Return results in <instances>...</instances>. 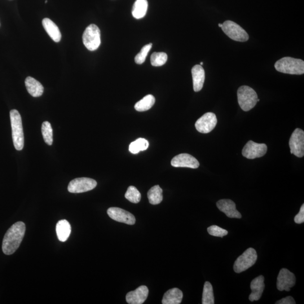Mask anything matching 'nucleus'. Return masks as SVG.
Returning a JSON list of instances; mask_svg holds the SVG:
<instances>
[{
  "mask_svg": "<svg viewBox=\"0 0 304 304\" xmlns=\"http://www.w3.org/2000/svg\"><path fill=\"white\" fill-rule=\"evenodd\" d=\"M264 280H265L264 277L261 275L255 278L251 282L250 288L252 290V293L249 296L250 301L252 302L258 301L261 298L264 289L266 287Z\"/></svg>",
  "mask_w": 304,
  "mask_h": 304,
  "instance_id": "f3484780",
  "label": "nucleus"
},
{
  "mask_svg": "<svg viewBox=\"0 0 304 304\" xmlns=\"http://www.w3.org/2000/svg\"><path fill=\"white\" fill-rule=\"evenodd\" d=\"M222 28L223 32L233 40L239 42H246L249 40L248 33L234 21L231 20L224 21Z\"/></svg>",
  "mask_w": 304,
  "mask_h": 304,
  "instance_id": "0eeeda50",
  "label": "nucleus"
},
{
  "mask_svg": "<svg viewBox=\"0 0 304 304\" xmlns=\"http://www.w3.org/2000/svg\"><path fill=\"white\" fill-rule=\"evenodd\" d=\"M155 101L154 96L151 94L148 95L135 104V109L138 112L147 111L153 106Z\"/></svg>",
  "mask_w": 304,
  "mask_h": 304,
  "instance_id": "b1692460",
  "label": "nucleus"
},
{
  "mask_svg": "<svg viewBox=\"0 0 304 304\" xmlns=\"http://www.w3.org/2000/svg\"><path fill=\"white\" fill-rule=\"evenodd\" d=\"M41 131L45 142L48 145H51L53 143V137H52V129L50 122H43Z\"/></svg>",
  "mask_w": 304,
  "mask_h": 304,
  "instance_id": "cd10ccee",
  "label": "nucleus"
},
{
  "mask_svg": "<svg viewBox=\"0 0 304 304\" xmlns=\"http://www.w3.org/2000/svg\"><path fill=\"white\" fill-rule=\"evenodd\" d=\"M167 60V55L165 52H154L151 57V64L154 67H160L164 65Z\"/></svg>",
  "mask_w": 304,
  "mask_h": 304,
  "instance_id": "c756f323",
  "label": "nucleus"
},
{
  "mask_svg": "<svg viewBox=\"0 0 304 304\" xmlns=\"http://www.w3.org/2000/svg\"><path fill=\"white\" fill-rule=\"evenodd\" d=\"M202 302L203 304H214L215 303L213 286L209 282H206L205 283Z\"/></svg>",
  "mask_w": 304,
  "mask_h": 304,
  "instance_id": "a878e982",
  "label": "nucleus"
},
{
  "mask_svg": "<svg viewBox=\"0 0 304 304\" xmlns=\"http://www.w3.org/2000/svg\"><path fill=\"white\" fill-rule=\"evenodd\" d=\"M193 89L195 92L202 90L205 80V70L201 65H196L192 69Z\"/></svg>",
  "mask_w": 304,
  "mask_h": 304,
  "instance_id": "a211bd4d",
  "label": "nucleus"
},
{
  "mask_svg": "<svg viewBox=\"0 0 304 304\" xmlns=\"http://www.w3.org/2000/svg\"><path fill=\"white\" fill-rule=\"evenodd\" d=\"M148 7L147 0H136L132 9V14L135 19H142L146 15Z\"/></svg>",
  "mask_w": 304,
  "mask_h": 304,
  "instance_id": "5701e85b",
  "label": "nucleus"
},
{
  "mask_svg": "<svg viewBox=\"0 0 304 304\" xmlns=\"http://www.w3.org/2000/svg\"><path fill=\"white\" fill-rule=\"evenodd\" d=\"M83 43L88 50L95 51L101 43L100 30L98 26L92 24L86 28L82 36Z\"/></svg>",
  "mask_w": 304,
  "mask_h": 304,
  "instance_id": "39448f33",
  "label": "nucleus"
},
{
  "mask_svg": "<svg viewBox=\"0 0 304 304\" xmlns=\"http://www.w3.org/2000/svg\"><path fill=\"white\" fill-rule=\"evenodd\" d=\"M257 259V251L253 248H249L237 259L233 269L237 273L245 272L253 267L256 263Z\"/></svg>",
  "mask_w": 304,
  "mask_h": 304,
  "instance_id": "423d86ee",
  "label": "nucleus"
},
{
  "mask_svg": "<svg viewBox=\"0 0 304 304\" xmlns=\"http://www.w3.org/2000/svg\"><path fill=\"white\" fill-rule=\"evenodd\" d=\"M97 186L95 180L80 178L74 179L68 185V190L72 193H81L90 191L94 189Z\"/></svg>",
  "mask_w": 304,
  "mask_h": 304,
  "instance_id": "6e6552de",
  "label": "nucleus"
},
{
  "mask_svg": "<svg viewBox=\"0 0 304 304\" xmlns=\"http://www.w3.org/2000/svg\"><path fill=\"white\" fill-rule=\"evenodd\" d=\"M149 290L146 286H141L133 292L127 293L126 300L129 304H142L146 301Z\"/></svg>",
  "mask_w": 304,
  "mask_h": 304,
  "instance_id": "2eb2a0df",
  "label": "nucleus"
},
{
  "mask_svg": "<svg viewBox=\"0 0 304 304\" xmlns=\"http://www.w3.org/2000/svg\"><path fill=\"white\" fill-rule=\"evenodd\" d=\"M275 67L281 73L301 75L304 73V61L292 57H284L278 60Z\"/></svg>",
  "mask_w": 304,
  "mask_h": 304,
  "instance_id": "7ed1b4c3",
  "label": "nucleus"
},
{
  "mask_svg": "<svg viewBox=\"0 0 304 304\" xmlns=\"http://www.w3.org/2000/svg\"><path fill=\"white\" fill-rule=\"evenodd\" d=\"M296 284V277L294 273L287 269L283 268L280 271L277 277V288L280 292H290V289Z\"/></svg>",
  "mask_w": 304,
  "mask_h": 304,
  "instance_id": "f8f14e48",
  "label": "nucleus"
},
{
  "mask_svg": "<svg viewBox=\"0 0 304 304\" xmlns=\"http://www.w3.org/2000/svg\"><path fill=\"white\" fill-rule=\"evenodd\" d=\"M57 237L61 242L67 241L71 233V227L67 220H61L56 224Z\"/></svg>",
  "mask_w": 304,
  "mask_h": 304,
  "instance_id": "4be33fe9",
  "label": "nucleus"
},
{
  "mask_svg": "<svg viewBox=\"0 0 304 304\" xmlns=\"http://www.w3.org/2000/svg\"><path fill=\"white\" fill-rule=\"evenodd\" d=\"M266 144H259L250 140L242 149V155L248 159H255L266 155L267 152Z\"/></svg>",
  "mask_w": 304,
  "mask_h": 304,
  "instance_id": "9b49d317",
  "label": "nucleus"
},
{
  "mask_svg": "<svg viewBox=\"0 0 304 304\" xmlns=\"http://www.w3.org/2000/svg\"><path fill=\"white\" fill-rule=\"evenodd\" d=\"M294 221L298 224H301L304 222V204H303L302 206L299 214L295 216Z\"/></svg>",
  "mask_w": 304,
  "mask_h": 304,
  "instance_id": "473e14b6",
  "label": "nucleus"
},
{
  "mask_svg": "<svg viewBox=\"0 0 304 304\" xmlns=\"http://www.w3.org/2000/svg\"><path fill=\"white\" fill-rule=\"evenodd\" d=\"M203 64H204V63H203V62H201V63H200V65H202Z\"/></svg>",
  "mask_w": 304,
  "mask_h": 304,
  "instance_id": "c9c22d12",
  "label": "nucleus"
},
{
  "mask_svg": "<svg viewBox=\"0 0 304 304\" xmlns=\"http://www.w3.org/2000/svg\"><path fill=\"white\" fill-rule=\"evenodd\" d=\"M208 232L211 236L222 238L228 234L227 230L217 226H210L208 228Z\"/></svg>",
  "mask_w": 304,
  "mask_h": 304,
  "instance_id": "2f4dec72",
  "label": "nucleus"
},
{
  "mask_svg": "<svg viewBox=\"0 0 304 304\" xmlns=\"http://www.w3.org/2000/svg\"><path fill=\"white\" fill-rule=\"evenodd\" d=\"M218 208L228 218L241 219L242 215L236 209L235 203L231 200H220L217 203Z\"/></svg>",
  "mask_w": 304,
  "mask_h": 304,
  "instance_id": "dca6fc26",
  "label": "nucleus"
},
{
  "mask_svg": "<svg viewBox=\"0 0 304 304\" xmlns=\"http://www.w3.org/2000/svg\"><path fill=\"white\" fill-rule=\"evenodd\" d=\"M152 43H150L148 45H145L142 48L139 53L136 55L135 61L136 64H142L144 63L145 59L149 53V51L151 49Z\"/></svg>",
  "mask_w": 304,
  "mask_h": 304,
  "instance_id": "7c9ffc66",
  "label": "nucleus"
},
{
  "mask_svg": "<svg viewBox=\"0 0 304 304\" xmlns=\"http://www.w3.org/2000/svg\"><path fill=\"white\" fill-rule=\"evenodd\" d=\"M42 25L52 40L55 42H59L61 40V34L60 30L54 22L50 19L45 18L42 20Z\"/></svg>",
  "mask_w": 304,
  "mask_h": 304,
  "instance_id": "6ab92c4d",
  "label": "nucleus"
},
{
  "mask_svg": "<svg viewBox=\"0 0 304 304\" xmlns=\"http://www.w3.org/2000/svg\"><path fill=\"white\" fill-rule=\"evenodd\" d=\"M183 294L178 288L170 289L165 294L163 298V304H179L182 303Z\"/></svg>",
  "mask_w": 304,
  "mask_h": 304,
  "instance_id": "aec40b11",
  "label": "nucleus"
},
{
  "mask_svg": "<svg viewBox=\"0 0 304 304\" xmlns=\"http://www.w3.org/2000/svg\"><path fill=\"white\" fill-rule=\"evenodd\" d=\"M25 85L28 93L33 97L41 96L43 94V87L41 83L32 77L26 78Z\"/></svg>",
  "mask_w": 304,
  "mask_h": 304,
  "instance_id": "412c9836",
  "label": "nucleus"
},
{
  "mask_svg": "<svg viewBox=\"0 0 304 304\" xmlns=\"http://www.w3.org/2000/svg\"><path fill=\"white\" fill-rule=\"evenodd\" d=\"M10 117L13 144L17 151H21L24 147V138L20 114L17 110L12 109Z\"/></svg>",
  "mask_w": 304,
  "mask_h": 304,
  "instance_id": "f03ea898",
  "label": "nucleus"
},
{
  "mask_svg": "<svg viewBox=\"0 0 304 304\" xmlns=\"http://www.w3.org/2000/svg\"><path fill=\"white\" fill-rule=\"evenodd\" d=\"M25 232V226L23 222H18L13 224L4 236L2 246L3 253L7 255L14 254L23 241Z\"/></svg>",
  "mask_w": 304,
  "mask_h": 304,
  "instance_id": "f257e3e1",
  "label": "nucleus"
},
{
  "mask_svg": "<svg viewBox=\"0 0 304 304\" xmlns=\"http://www.w3.org/2000/svg\"><path fill=\"white\" fill-rule=\"evenodd\" d=\"M276 304H295V300L292 297H288L284 299H282L280 301H278Z\"/></svg>",
  "mask_w": 304,
  "mask_h": 304,
  "instance_id": "72a5a7b5",
  "label": "nucleus"
},
{
  "mask_svg": "<svg viewBox=\"0 0 304 304\" xmlns=\"http://www.w3.org/2000/svg\"><path fill=\"white\" fill-rule=\"evenodd\" d=\"M237 96L240 106L245 112L250 111L257 104V93L249 86H241L238 90Z\"/></svg>",
  "mask_w": 304,
  "mask_h": 304,
  "instance_id": "20e7f679",
  "label": "nucleus"
},
{
  "mask_svg": "<svg viewBox=\"0 0 304 304\" xmlns=\"http://www.w3.org/2000/svg\"><path fill=\"white\" fill-rule=\"evenodd\" d=\"M125 197L126 199L134 204H138L142 196L137 188L134 186H130L127 189Z\"/></svg>",
  "mask_w": 304,
  "mask_h": 304,
  "instance_id": "c85d7f7f",
  "label": "nucleus"
},
{
  "mask_svg": "<svg viewBox=\"0 0 304 304\" xmlns=\"http://www.w3.org/2000/svg\"><path fill=\"white\" fill-rule=\"evenodd\" d=\"M223 24H219V27H222Z\"/></svg>",
  "mask_w": 304,
  "mask_h": 304,
  "instance_id": "f704fd0d",
  "label": "nucleus"
},
{
  "mask_svg": "<svg viewBox=\"0 0 304 304\" xmlns=\"http://www.w3.org/2000/svg\"><path fill=\"white\" fill-rule=\"evenodd\" d=\"M171 164L175 167H188L191 169H197L200 166V163L196 158L187 153L176 156L172 160Z\"/></svg>",
  "mask_w": 304,
  "mask_h": 304,
  "instance_id": "4468645a",
  "label": "nucleus"
},
{
  "mask_svg": "<svg viewBox=\"0 0 304 304\" xmlns=\"http://www.w3.org/2000/svg\"><path fill=\"white\" fill-rule=\"evenodd\" d=\"M217 122L215 114L212 112L206 113L196 121V129L201 133L208 134L214 129Z\"/></svg>",
  "mask_w": 304,
  "mask_h": 304,
  "instance_id": "9d476101",
  "label": "nucleus"
},
{
  "mask_svg": "<svg viewBox=\"0 0 304 304\" xmlns=\"http://www.w3.org/2000/svg\"><path fill=\"white\" fill-rule=\"evenodd\" d=\"M47 1H45V3H47Z\"/></svg>",
  "mask_w": 304,
  "mask_h": 304,
  "instance_id": "4c0bfd02",
  "label": "nucleus"
},
{
  "mask_svg": "<svg viewBox=\"0 0 304 304\" xmlns=\"http://www.w3.org/2000/svg\"><path fill=\"white\" fill-rule=\"evenodd\" d=\"M162 189L157 185L149 189L147 196L150 204L156 205L160 204L163 200Z\"/></svg>",
  "mask_w": 304,
  "mask_h": 304,
  "instance_id": "393cba45",
  "label": "nucleus"
},
{
  "mask_svg": "<svg viewBox=\"0 0 304 304\" xmlns=\"http://www.w3.org/2000/svg\"><path fill=\"white\" fill-rule=\"evenodd\" d=\"M260 101V99H258V101Z\"/></svg>",
  "mask_w": 304,
  "mask_h": 304,
  "instance_id": "e433bc0d",
  "label": "nucleus"
},
{
  "mask_svg": "<svg viewBox=\"0 0 304 304\" xmlns=\"http://www.w3.org/2000/svg\"><path fill=\"white\" fill-rule=\"evenodd\" d=\"M110 218L115 221L128 225H134L136 219L134 216L128 211L118 208H110L107 210Z\"/></svg>",
  "mask_w": 304,
  "mask_h": 304,
  "instance_id": "ddd939ff",
  "label": "nucleus"
},
{
  "mask_svg": "<svg viewBox=\"0 0 304 304\" xmlns=\"http://www.w3.org/2000/svg\"><path fill=\"white\" fill-rule=\"evenodd\" d=\"M148 147V140L143 138H139L130 144L129 151L131 153L137 154L140 151H145Z\"/></svg>",
  "mask_w": 304,
  "mask_h": 304,
  "instance_id": "bb28decb",
  "label": "nucleus"
},
{
  "mask_svg": "<svg viewBox=\"0 0 304 304\" xmlns=\"http://www.w3.org/2000/svg\"><path fill=\"white\" fill-rule=\"evenodd\" d=\"M291 153L298 157L304 156V131L301 129H295L289 141Z\"/></svg>",
  "mask_w": 304,
  "mask_h": 304,
  "instance_id": "1a4fd4ad",
  "label": "nucleus"
}]
</instances>
